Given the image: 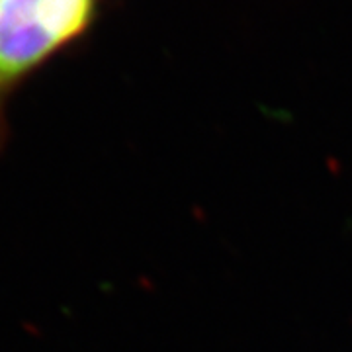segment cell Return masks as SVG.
<instances>
[{"label":"cell","instance_id":"cell-1","mask_svg":"<svg viewBox=\"0 0 352 352\" xmlns=\"http://www.w3.org/2000/svg\"><path fill=\"white\" fill-rule=\"evenodd\" d=\"M102 0H0V112L43 65L87 36Z\"/></svg>","mask_w":352,"mask_h":352}]
</instances>
